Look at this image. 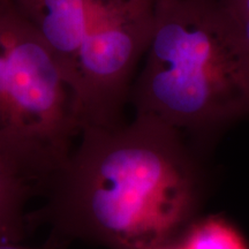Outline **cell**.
<instances>
[{"label":"cell","instance_id":"7a4b0ae2","mask_svg":"<svg viewBox=\"0 0 249 249\" xmlns=\"http://www.w3.org/2000/svg\"><path fill=\"white\" fill-rule=\"evenodd\" d=\"M135 116L204 133L249 116V55L222 0H155Z\"/></svg>","mask_w":249,"mask_h":249},{"label":"cell","instance_id":"3957f363","mask_svg":"<svg viewBox=\"0 0 249 249\" xmlns=\"http://www.w3.org/2000/svg\"><path fill=\"white\" fill-rule=\"evenodd\" d=\"M79 135L60 67L8 0L0 7V170L43 194Z\"/></svg>","mask_w":249,"mask_h":249},{"label":"cell","instance_id":"9c48e42d","mask_svg":"<svg viewBox=\"0 0 249 249\" xmlns=\"http://www.w3.org/2000/svg\"><path fill=\"white\" fill-rule=\"evenodd\" d=\"M7 1H8V0H0V7H1V6L4 4H6Z\"/></svg>","mask_w":249,"mask_h":249},{"label":"cell","instance_id":"277c9868","mask_svg":"<svg viewBox=\"0 0 249 249\" xmlns=\"http://www.w3.org/2000/svg\"><path fill=\"white\" fill-rule=\"evenodd\" d=\"M30 196L21 183L0 170V240L23 241L29 224L27 202Z\"/></svg>","mask_w":249,"mask_h":249},{"label":"cell","instance_id":"ba28073f","mask_svg":"<svg viewBox=\"0 0 249 249\" xmlns=\"http://www.w3.org/2000/svg\"><path fill=\"white\" fill-rule=\"evenodd\" d=\"M155 249H182L181 246H180L179 241H172L169 242V244L160 246V247H157Z\"/></svg>","mask_w":249,"mask_h":249},{"label":"cell","instance_id":"52a82bcc","mask_svg":"<svg viewBox=\"0 0 249 249\" xmlns=\"http://www.w3.org/2000/svg\"><path fill=\"white\" fill-rule=\"evenodd\" d=\"M0 249H59L53 245H48L45 247H30V246L23 245L18 241H8L0 240Z\"/></svg>","mask_w":249,"mask_h":249},{"label":"cell","instance_id":"8992f818","mask_svg":"<svg viewBox=\"0 0 249 249\" xmlns=\"http://www.w3.org/2000/svg\"><path fill=\"white\" fill-rule=\"evenodd\" d=\"M249 55V0H222Z\"/></svg>","mask_w":249,"mask_h":249},{"label":"cell","instance_id":"6da1fadb","mask_svg":"<svg viewBox=\"0 0 249 249\" xmlns=\"http://www.w3.org/2000/svg\"><path fill=\"white\" fill-rule=\"evenodd\" d=\"M80 141L43 194L29 224L50 245L155 249L176 241L198 200L200 181L182 133L147 117L81 130Z\"/></svg>","mask_w":249,"mask_h":249},{"label":"cell","instance_id":"5b68a950","mask_svg":"<svg viewBox=\"0 0 249 249\" xmlns=\"http://www.w3.org/2000/svg\"><path fill=\"white\" fill-rule=\"evenodd\" d=\"M182 249H249V245L231 223L211 216L189 225L179 240Z\"/></svg>","mask_w":249,"mask_h":249}]
</instances>
